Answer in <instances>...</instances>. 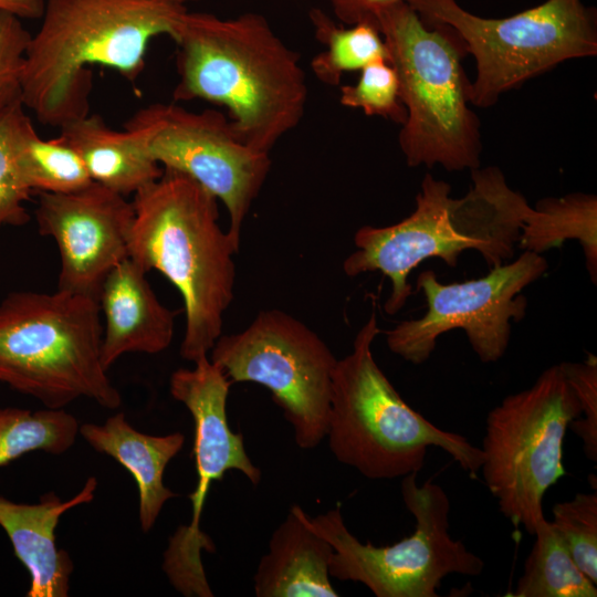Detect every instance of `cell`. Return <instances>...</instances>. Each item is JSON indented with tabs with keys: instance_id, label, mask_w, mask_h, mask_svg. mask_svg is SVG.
I'll use <instances>...</instances> for the list:
<instances>
[{
	"instance_id": "cell-1",
	"label": "cell",
	"mask_w": 597,
	"mask_h": 597,
	"mask_svg": "<svg viewBox=\"0 0 597 597\" xmlns=\"http://www.w3.org/2000/svg\"><path fill=\"white\" fill-rule=\"evenodd\" d=\"M174 41L175 101L226 107L237 136L269 154L302 121L308 92L300 55L262 14L223 19L187 11Z\"/></svg>"
},
{
	"instance_id": "cell-2",
	"label": "cell",
	"mask_w": 597,
	"mask_h": 597,
	"mask_svg": "<svg viewBox=\"0 0 597 597\" xmlns=\"http://www.w3.org/2000/svg\"><path fill=\"white\" fill-rule=\"evenodd\" d=\"M187 11L181 0H45L25 52L23 106L59 128L87 115L91 66L135 82L150 42L174 40Z\"/></svg>"
},
{
	"instance_id": "cell-3",
	"label": "cell",
	"mask_w": 597,
	"mask_h": 597,
	"mask_svg": "<svg viewBox=\"0 0 597 597\" xmlns=\"http://www.w3.org/2000/svg\"><path fill=\"white\" fill-rule=\"evenodd\" d=\"M471 178L467 195L453 198L448 182L427 174L411 214L391 226H364L355 232L356 250L344 260L343 271L348 276H387V314L405 306L413 293L409 275L425 260L437 258L453 268L461 253L473 250L494 268L514 256L531 206L498 167L473 169Z\"/></svg>"
},
{
	"instance_id": "cell-4",
	"label": "cell",
	"mask_w": 597,
	"mask_h": 597,
	"mask_svg": "<svg viewBox=\"0 0 597 597\" xmlns=\"http://www.w3.org/2000/svg\"><path fill=\"white\" fill-rule=\"evenodd\" d=\"M217 199L188 176L164 169L132 201L128 258L160 272L180 293L186 327L180 355L208 356L233 300L239 252L219 226Z\"/></svg>"
},
{
	"instance_id": "cell-5",
	"label": "cell",
	"mask_w": 597,
	"mask_h": 597,
	"mask_svg": "<svg viewBox=\"0 0 597 597\" xmlns=\"http://www.w3.org/2000/svg\"><path fill=\"white\" fill-rule=\"evenodd\" d=\"M375 22L407 112L398 137L407 165H440L449 171L479 168L480 126L469 107L461 39L450 27L423 20L406 1L379 11Z\"/></svg>"
},
{
	"instance_id": "cell-6",
	"label": "cell",
	"mask_w": 597,
	"mask_h": 597,
	"mask_svg": "<svg viewBox=\"0 0 597 597\" xmlns=\"http://www.w3.org/2000/svg\"><path fill=\"white\" fill-rule=\"evenodd\" d=\"M380 332L373 312L334 367L326 433L333 455L367 479L391 480L418 474L428 448L438 447L475 475L481 448L413 410L377 365L371 346Z\"/></svg>"
},
{
	"instance_id": "cell-7",
	"label": "cell",
	"mask_w": 597,
	"mask_h": 597,
	"mask_svg": "<svg viewBox=\"0 0 597 597\" xmlns=\"http://www.w3.org/2000/svg\"><path fill=\"white\" fill-rule=\"evenodd\" d=\"M97 300L56 290L15 291L0 302V383L61 409L78 398L122 404L101 360Z\"/></svg>"
},
{
	"instance_id": "cell-8",
	"label": "cell",
	"mask_w": 597,
	"mask_h": 597,
	"mask_svg": "<svg viewBox=\"0 0 597 597\" xmlns=\"http://www.w3.org/2000/svg\"><path fill=\"white\" fill-rule=\"evenodd\" d=\"M582 409L559 364L530 387L502 399L486 416L481 472L500 512L534 535L543 498L565 474L566 430Z\"/></svg>"
},
{
	"instance_id": "cell-9",
	"label": "cell",
	"mask_w": 597,
	"mask_h": 597,
	"mask_svg": "<svg viewBox=\"0 0 597 597\" xmlns=\"http://www.w3.org/2000/svg\"><path fill=\"white\" fill-rule=\"evenodd\" d=\"M428 22L450 27L475 60L470 103L500 95L558 63L597 53L596 13L582 0H546L502 19L468 12L455 0H408Z\"/></svg>"
},
{
	"instance_id": "cell-10",
	"label": "cell",
	"mask_w": 597,
	"mask_h": 597,
	"mask_svg": "<svg viewBox=\"0 0 597 597\" xmlns=\"http://www.w3.org/2000/svg\"><path fill=\"white\" fill-rule=\"evenodd\" d=\"M401 496L415 517L413 533L387 546L362 543L347 528L341 506L311 517L312 527L333 547L329 576L365 585L377 597H437L451 574L479 576L484 562L449 533L451 503L431 479L401 480Z\"/></svg>"
},
{
	"instance_id": "cell-11",
	"label": "cell",
	"mask_w": 597,
	"mask_h": 597,
	"mask_svg": "<svg viewBox=\"0 0 597 597\" xmlns=\"http://www.w3.org/2000/svg\"><path fill=\"white\" fill-rule=\"evenodd\" d=\"M209 353L231 383H255L271 392L300 448L313 449L326 437L337 358L304 323L264 310L242 332L221 335Z\"/></svg>"
},
{
	"instance_id": "cell-12",
	"label": "cell",
	"mask_w": 597,
	"mask_h": 597,
	"mask_svg": "<svg viewBox=\"0 0 597 597\" xmlns=\"http://www.w3.org/2000/svg\"><path fill=\"white\" fill-rule=\"evenodd\" d=\"M548 269L542 254L523 251L515 260L491 268L478 279L441 283L431 270L421 272L427 312L385 332L388 348L411 364H422L433 353L438 338L461 328L482 363H495L506 352L512 322L524 318L527 300L522 292Z\"/></svg>"
},
{
	"instance_id": "cell-13",
	"label": "cell",
	"mask_w": 597,
	"mask_h": 597,
	"mask_svg": "<svg viewBox=\"0 0 597 597\" xmlns=\"http://www.w3.org/2000/svg\"><path fill=\"white\" fill-rule=\"evenodd\" d=\"M125 128L143 139L164 169L188 176L224 205L227 232L239 249L242 223L271 168L270 154L243 143L214 109L154 103L137 111Z\"/></svg>"
},
{
	"instance_id": "cell-14",
	"label": "cell",
	"mask_w": 597,
	"mask_h": 597,
	"mask_svg": "<svg viewBox=\"0 0 597 597\" xmlns=\"http://www.w3.org/2000/svg\"><path fill=\"white\" fill-rule=\"evenodd\" d=\"M193 364V368L175 370L169 380L172 398L186 406L193 420L197 484L189 494L191 521L170 537L163 569L182 595L210 597L213 594L206 577L201 552H213L214 546L200 528L210 485L230 470L240 471L256 485L261 470L247 454L243 436L233 432L228 422L227 400L232 383L209 356Z\"/></svg>"
},
{
	"instance_id": "cell-15",
	"label": "cell",
	"mask_w": 597,
	"mask_h": 597,
	"mask_svg": "<svg viewBox=\"0 0 597 597\" xmlns=\"http://www.w3.org/2000/svg\"><path fill=\"white\" fill-rule=\"evenodd\" d=\"M34 216L60 252L57 290L97 300L108 273L128 258L133 203L93 181L70 193L39 192Z\"/></svg>"
},
{
	"instance_id": "cell-16",
	"label": "cell",
	"mask_w": 597,
	"mask_h": 597,
	"mask_svg": "<svg viewBox=\"0 0 597 597\" xmlns=\"http://www.w3.org/2000/svg\"><path fill=\"white\" fill-rule=\"evenodd\" d=\"M146 274L126 258L103 282L97 302L105 320L101 360L106 370L124 354H158L172 341L176 314L160 303Z\"/></svg>"
},
{
	"instance_id": "cell-17",
	"label": "cell",
	"mask_w": 597,
	"mask_h": 597,
	"mask_svg": "<svg viewBox=\"0 0 597 597\" xmlns=\"http://www.w3.org/2000/svg\"><path fill=\"white\" fill-rule=\"evenodd\" d=\"M97 480L90 476L80 492L63 501L48 492L38 503H17L0 495V526L7 533L17 558L30 575L28 597H66L74 564L66 551L59 548L55 530L69 510L90 503Z\"/></svg>"
},
{
	"instance_id": "cell-18",
	"label": "cell",
	"mask_w": 597,
	"mask_h": 597,
	"mask_svg": "<svg viewBox=\"0 0 597 597\" xmlns=\"http://www.w3.org/2000/svg\"><path fill=\"white\" fill-rule=\"evenodd\" d=\"M297 504L274 530L254 573L258 597H337L329 579L333 547Z\"/></svg>"
},
{
	"instance_id": "cell-19",
	"label": "cell",
	"mask_w": 597,
	"mask_h": 597,
	"mask_svg": "<svg viewBox=\"0 0 597 597\" xmlns=\"http://www.w3.org/2000/svg\"><path fill=\"white\" fill-rule=\"evenodd\" d=\"M78 434L97 452L113 458L133 476L138 490V520L143 532L155 525L165 503L177 494L164 484L167 464L179 453L185 436H154L136 430L123 412L103 423H83Z\"/></svg>"
},
{
	"instance_id": "cell-20",
	"label": "cell",
	"mask_w": 597,
	"mask_h": 597,
	"mask_svg": "<svg viewBox=\"0 0 597 597\" xmlns=\"http://www.w3.org/2000/svg\"><path fill=\"white\" fill-rule=\"evenodd\" d=\"M60 130L83 159L91 179L124 197L135 195L163 174L135 132L115 130L98 115L77 117Z\"/></svg>"
},
{
	"instance_id": "cell-21",
	"label": "cell",
	"mask_w": 597,
	"mask_h": 597,
	"mask_svg": "<svg viewBox=\"0 0 597 597\" xmlns=\"http://www.w3.org/2000/svg\"><path fill=\"white\" fill-rule=\"evenodd\" d=\"M567 240L580 244L590 281L597 283V198L573 192L538 200L531 207L517 245L537 254L561 248Z\"/></svg>"
},
{
	"instance_id": "cell-22",
	"label": "cell",
	"mask_w": 597,
	"mask_h": 597,
	"mask_svg": "<svg viewBox=\"0 0 597 597\" xmlns=\"http://www.w3.org/2000/svg\"><path fill=\"white\" fill-rule=\"evenodd\" d=\"M308 17L316 40L324 46L311 61L314 76L323 84L338 86L346 72L360 71L377 61L389 62L387 45L376 24L363 21L339 25L317 8Z\"/></svg>"
},
{
	"instance_id": "cell-23",
	"label": "cell",
	"mask_w": 597,
	"mask_h": 597,
	"mask_svg": "<svg viewBox=\"0 0 597 597\" xmlns=\"http://www.w3.org/2000/svg\"><path fill=\"white\" fill-rule=\"evenodd\" d=\"M535 542L512 597H596L597 588L576 565L551 521L535 528Z\"/></svg>"
},
{
	"instance_id": "cell-24",
	"label": "cell",
	"mask_w": 597,
	"mask_h": 597,
	"mask_svg": "<svg viewBox=\"0 0 597 597\" xmlns=\"http://www.w3.org/2000/svg\"><path fill=\"white\" fill-rule=\"evenodd\" d=\"M78 429L64 408H0V467L33 451L62 454L75 443Z\"/></svg>"
},
{
	"instance_id": "cell-25",
	"label": "cell",
	"mask_w": 597,
	"mask_h": 597,
	"mask_svg": "<svg viewBox=\"0 0 597 597\" xmlns=\"http://www.w3.org/2000/svg\"><path fill=\"white\" fill-rule=\"evenodd\" d=\"M21 164L33 192L70 193L93 182L83 159L62 135L42 139L34 127L23 142Z\"/></svg>"
},
{
	"instance_id": "cell-26",
	"label": "cell",
	"mask_w": 597,
	"mask_h": 597,
	"mask_svg": "<svg viewBox=\"0 0 597 597\" xmlns=\"http://www.w3.org/2000/svg\"><path fill=\"white\" fill-rule=\"evenodd\" d=\"M24 108L17 103L0 113V230L6 226L21 227L30 220L25 202L33 191L22 171L21 150L34 126Z\"/></svg>"
},
{
	"instance_id": "cell-27",
	"label": "cell",
	"mask_w": 597,
	"mask_h": 597,
	"mask_svg": "<svg viewBox=\"0 0 597 597\" xmlns=\"http://www.w3.org/2000/svg\"><path fill=\"white\" fill-rule=\"evenodd\" d=\"M552 525L578 568L597 585V492L556 503Z\"/></svg>"
},
{
	"instance_id": "cell-28",
	"label": "cell",
	"mask_w": 597,
	"mask_h": 597,
	"mask_svg": "<svg viewBox=\"0 0 597 597\" xmlns=\"http://www.w3.org/2000/svg\"><path fill=\"white\" fill-rule=\"evenodd\" d=\"M339 102L346 107L360 108L368 116H381L401 125L407 117L398 76L388 61L365 66L355 84L341 85Z\"/></svg>"
},
{
	"instance_id": "cell-29",
	"label": "cell",
	"mask_w": 597,
	"mask_h": 597,
	"mask_svg": "<svg viewBox=\"0 0 597 597\" xmlns=\"http://www.w3.org/2000/svg\"><path fill=\"white\" fill-rule=\"evenodd\" d=\"M567 381L574 389L582 415L569 423L572 431L583 442L586 457L597 461V358L588 354L583 362L559 364Z\"/></svg>"
},
{
	"instance_id": "cell-30",
	"label": "cell",
	"mask_w": 597,
	"mask_h": 597,
	"mask_svg": "<svg viewBox=\"0 0 597 597\" xmlns=\"http://www.w3.org/2000/svg\"><path fill=\"white\" fill-rule=\"evenodd\" d=\"M31 35L21 19L0 11V113L22 103V75Z\"/></svg>"
},
{
	"instance_id": "cell-31",
	"label": "cell",
	"mask_w": 597,
	"mask_h": 597,
	"mask_svg": "<svg viewBox=\"0 0 597 597\" xmlns=\"http://www.w3.org/2000/svg\"><path fill=\"white\" fill-rule=\"evenodd\" d=\"M400 1L408 0H327L336 19L345 25L363 21L376 24L379 11Z\"/></svg>"
},
{
	"instance_id": "cell-32",
	"label": "cell",
	"mask_w": 597,
	"mask_h": 597,
	"mask_svg": "<svg viewBox=\"0 0 597 597\" xmlns=\"http://www.w3.org/2000/svg\"><path fill=\"white\" fill-rule=\"evenodd\" d=\"M45 0H0V11L19 19H39L44 11Z\"/></svg>"
},
{
	"instance_id": "cell-33",
	"label": "cell",
	"mask_w": 597,
	"mask_h": 597,
	"mask_svg": "<svg viewBox=\"0 0 597 597\" xmlns=\"http://www.w3.org/2000/svg\"><path fill=\"white\" fill-rule=\"evenodd\" d=\"M184 3L190 2V1H198V0H181Z\"/></svg>"
}]
</instances>
